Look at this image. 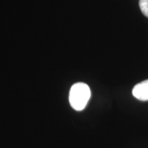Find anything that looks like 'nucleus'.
I'll return each instance as SVG.
<instances>
[{
  "instance_id": "obj_3",
  "label": "nucleus",
  "mask_w": 148,
  "mask_h": 148,
  "mask_svg": "<svg viewBox=\"0 0 148 148\" xmlns=\"http://www.w3.org/2000/svg\"><path fill=\"white\" fill-rule=\"evenodd\" d=\"M139 7L142 13L148 18V0H139Z\"/></svg>"
},
{
  "instance_id": "obj_2",
  "label": "nucleus",
  "mask_w": 148,
  "mask_h": 148,
  "mask_svg": "<svg viewBox=\"0 0 148 148\" xmlns=\"http://www.w3.org/2000/svg\"><path fill=\"white\" fill-rule=\"evenodd\" d=\"M132 94L134 97L140 101L148 100V79L140 82L132 89Z\"/></svg>"
},
{
  "instance_id": "obj_1",
  "label": "nucleus",
  "mask_w": 148,
  "mask_h": 148,
  "mask_svg": "<svg viewBox=\"0 0 148 148\" xmlns=\"http://www.w3.org/2000/svg\"><path fill=\"white\" fill-rule=\"evenodd\" d=\"M90 97V90L87 84L78 82L71 86L69 92V102L74 110H82Z\"/></svg>"
}]
</instances>
